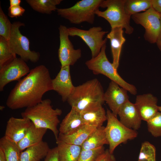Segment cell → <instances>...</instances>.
Here are the masks:
<instances>
[{
    "label": "cell",
    "mask_w": 161,
    "mask_h": 161,
    "mask_svg": "<svg viewBox=\"0 0 161 161\" xmlns=\"http://www.w3.org/2000/svg\"><path fill=\"white\" fill-rule=\"evenodd\" d=\"M52 79L48 69L44 65L31 69L11 91L6 100L7 106L12 110H16L39 103L46 92L53 90Z\"/></svg>",
    "instance_id": "1"
},
{
    "label": "cell",
    "mask_w": 161,
    "mask_h": 161,
    "mask_svg": "<svg viewBox=\"0 0 161 161\" xmlns=\"http://www.w3.org/2000/svg\"><path fill=\"white\" fill-rule=\"evenodd\" d=\"M50 99L43 100L39 103L27 108L21 113L22 117L29 119L37 128L49 129L58 141L59 131L57 126L60 123L58 117L62 113L61 109H54Z\"/></svg>",
    "instance_id": "2"
},
{
    "label": "cell",
    "mask_w": 161,
    "mask_h": 161,
    "mask_svg": "<svg viewBox=\"0 0 161 161\" xmlns=\"http://www.w3.org/2000/svg\"><path fill=\"white\" fill-rule=\"evenodd\" d=\"M103 87L99 80L94 78L75 86L67 100L71 108L80 112L89 106L104 102Z\"/></svg>",
    "instance_id": "3"
},
{
    "label": "cell",
    "mask_w": 161,
    "mask_h": 161,
    "mask_svg": "<svg viewBox=\"0 0 161 161\" xmlns=\"http://www.w3.org/2000/svg\"><path fill=\"white\" fill-rule=\"evenodd\" d=\"M106 48L105 44L96 56L86 62V66L94 74L103 75L132 95H135L137 93L136 87L124 80L118 74L112 63L109 61L106 53Z\"/></svg>",
    "instance_id": "4"
},
{
    "label": "cell",
    "mask_w": 161,
    "mask_h": 161,
    "mask_svg": "<svg viewBox=\"0 0 161 161\" xmlns=\"http://www.w3.org/2000/svg\"><path fill=\"white\" fill-rule=\"evenodd\" d=\"M125 0H103L100 7L106 8V10L103 11L98 10L95 14L107 21L111 28L122 27L125 29V33L130 35L134 29L130 24L131 17L125 11Z\"/></svg>",
    "instance_id": "5"
},
{
    "label": "cell",
    "mask_w": 161,
    "mask_h": 161,
    "mask_svg": "<svg viewBox=\"0 0 161 161\" xmlns=\"http://www.w3.org/2000/svg\"><path fill=\"white\" fill-rule=\"evenodd\" d=\"M103 0H82L67 8H58V14L70 23L79 24L94 23L95 12L99 10Z\"/></svg>",
    "instance_id": "6"
},
{
    "label": "cell",
    "mask_w": 161,
    "mask_h": 161,
    "mask_svg": "<svg viewBox=\"0 0 161 161\" xmlns=\"http://www.w3.org/2000/svg\"><path fill=\"white\" fill-rule=\"evenodd\" d=\"M106 114L107 124L105 127V132L109 143V150L113 154L119 145L136 138L137 133L124 125L110 110L107 109Z\"/></svg>",
    "instance_id": "7"
},
{
    "label": "cell",
    "mask_w": 161,
    "mask_h": 161,
    "mask_svg": "<svg viewBox=\"0 0 161 161\" xmlns=\"http://www.w3.org/2000/svg\"><path fill=\"white\" fill-rule=\"evenodd\" d=\"M21 22L15 21L12 23L11 32L8 40L10 48L13 54L18 55L25 61H30L33 63L37 62L39 59V53L30 49L29 39L21 34L19 28L24 26Z\"/></svg>",
    "instance_id": "8"
},
{
    "label": "cell",
    "mask_w": 161,
    "mask_h": 161,
    "mask_svg": "<svg viewBox=\"0 0 161 161\" xmlns=\"http://www.w3.org/2000/svg\"><path fill=\"white\" fill-rule=\"evenodd\" d=\"M69 36H77L80 38L91 50L92 58L100 53L103 46L106 44L107 38L103 39L108 31H103L102 27H93L88 30L80 29L76 27L67 28Z\"/></svg>",
    "instance_id": "9"
},
{
    "label": "cell",
    "mask_w": 161,
    "mask_h": 161,
    "mask_svg": "<svg viewBox=\"0 0 161 161\" xmlns=\"http://www.w3.org/2000/svg\"><path fill=\"white\" fill-rule=\"evenodd\" d=\"M131 18L136 24L144 28L145 40L151 44L156 43L161 27L160 14L152 7L143 12L132 15Z\"/></svg>",
    "instance_id": "10"
},
{
    "label": "cell",
    "mask_w": 161,
    "mask_h": 161,
    "mask_svg": "<svg viewBox=\"0 0 161 161\" xmlns=\"http://www.w3.org/2000/svg\"><path fill=\"white\" fill-rule=\"evenodd\" d=\"M60 45L58 57L61 67L74 65L81 56L80 49H75L69 38L67 27L61 25L58 27Z\"/></svg>",
    "instance_id": "11"
},
{
    "label": "cell",
    "mask_w": 161,
    "mask_h": 161,
    "mask_svg": "<svg viewBox=\"0 0 161 161\" xmlns=\"http://www.w3.org/2000/svg\"><path fill=\"white\" fill-rule=\"evenodd\" d=\"M30 69L26 62L20 58H15L0 68V91L13 81L19 80L27 75Z\"/></svg>",
    "instance_id": "12"
},
{
    "label": "cell",
    "mask_w": 161,
    "mask_h": 161,
    "mask_svg": "<svg viewBox=\"0 0 161 161\" xmlns=\"http://www.w3.org/2000/svg\"><path fill=\"white\" fill-rule=\"evenodd\" d=\"M127 91L111 81L104 92V100L112 112L116 117L122 106L129 100Z\"/></svg>",
    "instance_id": "13"
},
{
    "label": "cell",
    "mask_w": 161,
    "mask_h": 161,
    "mask_svg": "<svg viewBox=\"0 0 161 161\" xmlns=\"http://www.w3.org/2000/svg\"><path fill=\"white\" fill-rule=\"evenodd\" d=\"M70 66L68 65L61 67L57 75L52 79L53 90L61 97L63 102L67 101L75 87L72 81Z\"/></svg>",
    "instance_id": "14"
},
{
    "label": "cell",
    "mask_w": 161,
    "mask_h": 161,
    "mask_svg": "<svg viewBox=\"0 0 161 161\" xmlns=\"http://www.w3.org/2000/svg\"><path fill=\"white\" fill-rule=\"evenodd\" d=\"M32 123L26 117H10L7 122L5 136L18 144L24 137Z\"/></svg>",
    "instance_id": "15"
},
{
    "label": "cell",
    "mask_w": 161,
    "mask_h": 161,
    "mask_svg": "<svg viewBox=\"0 0 161 161\" xmlns=\"http://www.w3.org/2000/svg\"><path fill=\"white\" fill-rule=\"evenodd\" d=\"M157 98L150 93L137 96L134 103L142 120L147 122L159 112Z\"/></svg>",
    "instance_id": "16"
},
{
    "label": "cell",
    "mask_w": 161,
    "mask_h": 161,
    "mask_svg": "<svg viewBox=\"0 0 161 161\" xmlns=\"http://www.w3.org/2000/svg\"><path fill=\"white\" fill-rule=\"evenodd\" d=\"M118 115L120 122L127 127L135 130L140 127L142 120L134 103L129 100L120 109Z\"/></svg>",
    "instance_id": "17"
},
{
    "label": "cell",
    "mask_w": 161,
    "mask_h": 161,
    "mask_svg": "<svg viewBox=\"0 0 161 161\" xmlns=\"http://www.w3.org/2000/svg\"><path fill=\"white\" fill-rule=\"evenodd\" d=\"M100 103L92 105L80 112L81 117L85 124L98 128L102 126L107 120L106 112Z\"/></svg>",
    "instance_id": "18"
},
{
    "label": "cell",
    "mask_w": 161,
    "mask_h": 161,
    "mask_svg": "<svg viewBox=\"0 0 161 161\" xmlns=\"http://www.w3.org/2000/svg\"><path fill=\"white\" fill-rule=\"evenodd\" d=\"M123 28L120 27L111 28L107 34L106 38L110 41L113 58L112 64L117 70L119 65L120 57L123 45L126 41L123 35Z\"/></svg>",
    "instance_id": "19"
},
{
    "label": "cell",
    "mask_w": 161,
    "mask_h": 161,
    "mask_svg": "<svg viewBox=\"0 0 161 161\" xmlns=\"http://www.w3.org/2000/svg\"><path fill=\"white\" fill-rule=\"evenodd\" d=\"M85 125L80 112L73 108L67 114L60 124L59 134L69 135L78 130Z\"/></svg>",
    "instance_id": "20"
},
{
    "label": "cell",
    "mask_w": 161,
    "mask_h": 161,
    "mask_svg": "<svg viewBox=\"0 0 161 161\" xmlns=\"http://www.w3.org/2000/svg\"><path fill=\"white\" fill-rule=\"evenodd\" d=\"M96 128V127L85 124L71 134L65 135L59 134L58 140L68 144L81 146Z\"/></svg>",
    "instance_id": "21"
},
{
    "label": "cell",
    "mask_w": 161,
    "mask_h": 161,
    "mask_svg": "<svg viewBox=\"0 0 161 161\" xmlns=\"http://www.w3.org/2000/svg\"><path fill=\"white\" fill-rule=\"evenodd\" d=\"M47 129L36 127L32 123L24 137L17 144L21 152L42 141Z\"/></svg>",
    "instance_id": "22"
},
{
    "label": "cell",
    "mask_w": 161,
    "mask_h": 161,
    "mask_svg": "<svg viewBox=\"0 0 161 161\" xmlns=\"http://www.w3.org/2000/svg\"><path fill=\"white\" fill-rule=\"evenodd\" d=\"M50 149L47 143L42 141L22 151L20 161H40L45 157Z\"/></svg>",
    "instance_id": "23"
},
{
    "label": "cell",
    "mask_w": 161,
    "mask_h": 161,
    "mask_svg": "<svg viewBox=\"0 0 161 161\" xmlns=\"http://www.w3.org/2000/svg\"><path fill=\"white\" fill-rule=\"evenodd\" d=\"M57 144L60 161H78L82 151L81 146L68 144L58 140Z\"/></svg>",
    "instance_id": "24"
},
{
    "label": "cell",
    "mask_w": 161,
    "mask_h": 161,
    "mask_svg": "<svg viewBox=\"0 0 161 161\" xmlns=\"http://www.w3.org/2000/svg\"><path fill=\"white\" fill-rule=\"evenodd\" d=\"M109 144L105 127L97 128L81 146L82 150L94 149Z\"/></svg>",
    "instance_id": "25"
},
{
    "label": "cell",
    "mask_w": 161,
    "mask_h": 161,
    "mask_svg": "<svg viewBox=\"0 0 161 161\" xmlns=\"http://www.w3.org/2000/svg\"><path fill=\"white\" fill-rule=\"evenodd\" d=\"M0 148L4 153L6 161H20L21 152L17 144L5 136L0 139Z\"/></svg>",
    "instance_id": "26"
},
{
    "label": "cell",
    "mask_w": 161,
    "mask_h": 161,
    "mask_svg": "<svg viewBox=\"0 0 161 161\" xmlns=\"http://www.w3.org/2000/svg\"><path fill=\"white\" fill-rule=\"evenodd\" d=\"M27 3L34 10L43 14H49L56 11V6L62 0H26Z\"/></svg>",
    "instance_id": "27"
},
{
    "label": "cell",
    "mask_w": 161,
    "mask_h": 161,
    "mask_svg": "<svg viewBox=\"0 0 161 161\" xmlns=\"http://www.w3.org/2000/svg\"><path fill=\"white\" fill-rule=\"evenodd\" d=\"M152 0H125L124 8L126 13L131 17L145 11L152 7Z\"/></svg>",
    "instance_id": "28"
},
{
    "label": "cell",
    "mask_w": 161,
    "mask_h": 161,
    "mask_svg": "<svg viewBox=\"0 0 161 161\" xmlns=\"http://www.w3.org/2000/svg\"><path fill=\"white\" fill-rule=\"evenodd\" d=\"M16 57L10 48L8 40L0 36V68Z\"/></svg>",
    "instance_id": "29"
},
{
    "label": "cell",
    "mask_w": 161,
    "mask_h": 161,
    "mask_svg": "<svg viewBox=\"0 0 161 161\" xmlns=\"http://www.w3.org/2000/svg\"><path fill=\"white\" fill-rule=\"evenodd\" d=\"M138 161H156L155 146L148 141L143 143Z\"/></svg>",
    "instance_id": "30"
},
{
    "label": "cell",
    "mask_w": 161,
    "mask_h": 161,
    "mask_svg": "<svg viewBox=\"0 0 161 161\" xmlns=\"http://www.w3.org/2000/svg\"><path fill=\"white\" fill-rule=\"evenodd\" d=\"M148 131L154 137H161V112H158L147 122Z\"/></svg>",
    "instance_id": "31"
},
{
    "label": "cell",
    "mask_w": 161,
    "mask_h": 161,
    "mask_svg": "<svg viewBox=\"0 0 161 161\" xmlns=\"http://www.w3.org/2000/svg\"><path fill=\"white\" fill-rule=\"evenodd\" d=\"M12 23L0 6V36L8 41L10 35Z\"/></svg>",
    "instance_id": "32"
},
{
    "label": "cell",
    "mask_w": 161,
    "mask_h": 161,
    "mask_svg": "<svg viewBox=\"0 0 161 161\" xmlns=\"http://www.w3.org/2000/svg\"><path fill=\"white\" fill-rule=\"evenodd\" d=\"M105 150L104 146L94 149H82L78 161H96Z\"/></svg>",
    "instance_id": "33"
},
{
    "label": "cell",
    "mask_w": 161,
    "mask_h": 161,
    "mask_svg": "<svg viewBox=\"0 0 161 161\" xmlns=\"http://www.w3.org/2000/svg\"><path fill=\"white\" fill-rule=\"evenodd\" d=\"M25 11V9L20 6L9 7L8 15L12 18H17L22 16Z\"/></svg>",
    "instance_id": "34"
},
{
    "label": "cell",
    "mask_w": 161,
    "mask_h": 161,
    "mask_svg": "<svg viewBox=\"0 0 161 161\" xmlns=\"http://www.w3.org/2000/svg\"><path fill=\"white\" fill-rule=\"evenodd\" d=\"M43 161H60L57 146L50 149Z\"/></svg>",
    "instance_id": "35"
},
{
    "label": "cell",
    "mask_w": 161,
    "mask_h": 161,
    "mask_svg": "<svg viewBox=\"0 0 161 161\" xmlns=\"http://www.w3.org/2000/svg\"><path fill=\"white\" fill-rule=\"evenodd\" d=\"M96 161H116V160L113 154L111 153L109 149H107L98 157Z\"/></svg>",
    "instance_id": "36"
},
{
    "label": "cell",
    "mask_w": 161,
    "mask_h": 161,
    "mask_svg": "<svg viewBox=\"0 0 161 161\" xmlns=\"http://www.w3.org/2000/svg\"><path fill=\"white\" fill-rule=\"evenodd\" d=\"M152 7L158 13L161 14V0H152Z\"/></svg>",
    "instance_id": "37"
},
{
    "label": "cell",
    "mask_w": 161,
    "mask_h": 161,
    "mask_svg": "<svg viewBox=\"0 0 161 161\" xmlns=\"http://www.w3.org/2000/svg\"><path fill=\"white\" fill-rule=\"evenodd\" d=\"M161 21V27L159 35L156 44L159 50L161 52V14H160Z\"/></svg>",
    "instance_id": "38"
},
{
    "label": "cell",
    "mask_w": 161,
    "mask_h": 161,
    "mask_svg": "<svg viewBox=\"0 0 161 161\" xmlns=\"http://www.w3.org/2000/svg\"><path fill=\"white\" fill-rule=\"evenodd\" d=\"M10 6L12 7L13 6H20L21 2V0H10Z\"/></svg>",
    "instance_id": "39"
},
{
    "label": "cell",
    "mask_w": 161,
    "mask_h": 161,
    "mask_svg": "<svg viewBox=\"0 0 161 161\" xmlns=\"http://www.w3.org/2000/svg\"><path fill=\"white\" fill-rule=\"evenodd\" d=\"M0 161H6L4 153L1 148H0Z\"/></svg>",
    "instance_id": "40"
},
{
    "label": "cell",
    "mask_w": 161,
    "mask_h": 161,
    "mask_svg": "<svg viewBox=\"0 0 161 161\" xmlns=\"http://www.w3.org/2000/svg\"><path fill=\"white\" fill-rule=\"evenodd\" d=\"M158 110L161 112V106H158Z\"/></svg>",
    "instance_id": "41"
},
{
    "label": "cell",
    "mask_w": 161,
    "mask_h": 161,
    "mask_svg": "<svg viewBox=\"0 0 161 161\" xmlns=\"http://www.w3.org/2000/svg\"><path fill=\"white\" fill-rule=\"evenodd\" d=\"M4 108V107L3 106H0V110H2Z\"/></svg>",
    "instance_id": "42"
}]
</instances>
